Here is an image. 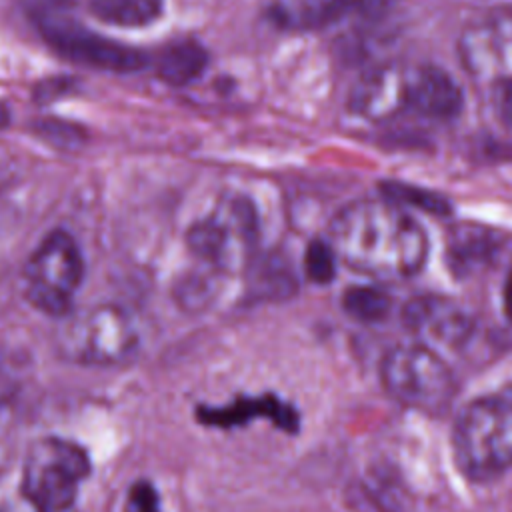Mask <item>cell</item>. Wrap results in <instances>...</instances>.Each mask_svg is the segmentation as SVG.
<instances>
[{
	"label": "cell",
	"mask_w": 512,
	"mask_h": 512,
	"mask_svg": "<svg viewBox=\"0 0 512 512\" xmlns=\"http://www.w3.org/2000/svg\"><path fill=\"white\" fill-rule=\"evenodd\" d=\"M328 244L348 268L396 282L416 274L428 256V236L394 200H356L332 218Z\"/></svg>",
	"instance_id": "cell-1"
},
{
	"label": "cell",
	"mask_w": 512,
	"mask_h": 512,
	"mask_svg": "<svg viewBox=\"0 0 512 512\" xmlns=\"http://www.w3.org/2000/svg\"><path fill=\"white\" fill-rule=\"evenodd\" d=\"M454 462L472 480L512 468V384L468 402L452 432Z\"/></svg>",
	"instance_id": "cell-2"
},
{
	"label": "cell",
	"mask_w": 512,
	"mask_h": 512,
	"mask_svg": "<svg viewBox=\"0 0 512 512\" xmlns=\"http://www.w3.org/2000/svg\"><path fill=\"white\" fill-rule=\"evenodd\" d=\"M380 378L396 402L424 414H442L456 394L450 366L424 344L388 350L380 364Z\"/></svg>",
	"instance_id": "cell-3"
},
{
	"label": "cell",
	"mask_w": 512,
	"mask_h": 512,
	"mask_svg": "<svg viewBox=\"0 0 512 512\" xmlns=\"http://www.w3.org/2000/svg\"><path fill=\"white\" fill-rule=\"evenodd\" d=\"M88 472V454L76 442L42 438L28 450L22 496L40 512H66Z\"/></svg>",
	"instance_id": "cell-4"
},
{
	"label": "cell",
	"mask_w": 512,
	"mask_h": 512,
	"mask_svg": "<svg viewBox=\"0 0 512 512\" xmlns=\"http://www.w3.org/2000/svg\"><path fill=\"white\" fill-rule=\"evenodd\" d=\"M84 262L76 240L56 230L48 234L24 268V294L28 302L54 316L70 312L82 284Z\"/></svg>",
	"instance_id": "cell-5"
},
{
	"label": "cell",
	"mask_w": 512,
	"mask_h": 512,
	"mask_svg": "<svg viewBox=\"0 0 512 512\" xmlns=\"http://www.w3.org/2000/svg\"><path fill=\"white\" fill-rule=\"evenodd\" d=\"M138 346L132 318L116 306H96L70 316L58 336L62 354L80 364H118Z\"/></svg>",
	"instance_id": "cell-6"
},
{
	"label": "cell",
	"mask_w": 512,
	"mask_h": 512,
	"mask_svg": "<svg viewBox=\"0 0 512 512\" xmlns=\"http://www.w3.org/2000/svg\"><path fill=\"white\" fill-rule=\"evenodd\" d=\"M256 212L246 198L232 196L188 230L194 256L216 270H238L248 264L256 244Z\"/></svg>",
	"instance_id": "cell-7"
},
{
	"label": "cell",
	"mask_w": 512,
	"mask_h": 512,
	"mask_svg": "<svg viewBox=\"0 0 512 512\" xmlns=\"http://www.w3.org/2000/svg\"><path fill=\"white\" fill-rule=\"evenodd\" d=\"M46 44L62 58L108 72H134L148 64V56L132 46L96 34L74 18L72 10L34 20Z\"/></svg>",
	"instance_id": "cell-8"
},
{
	"label": "cell",
	"mask_w": 512,
	"mask_h": 512,
	"mask_svg": "<svg viewBox=\"0 0 512 512\" xmlns=\"http://www.w3.org/2000/svg\"><path fill=\"white\" fill-rule=\"evenodd\" d=\"M466 70L478 78H512V8H502L472 22L458 40Z\"/></svg>",
	"instance_id": "cell-9"
},
{
	"label": "cell",
	"mask_w": 512,
	"mask_h": 512,
	"mask_svg": "<svg viewBox=\"0 0 512 512\" xmlns=\"http://www.w3.org/2000/svg\"><path fill=\"white\" fill-rule=\"evenodd\" d=\"M402 324L420 344L436 348H458L472 334V318L446 296H416L402 308Z\"/></svg>",
	"instance_id": "cell-10"
},
{
	"label": "cell",
	"mask_w": 512,
	"mask_h": 512,
	"mask_svg": "<svg viewBox=\"0 0 512 512\" xmlns=\"http://www.w3.org/2000/svg\"><path fill=\"white\" fill-rule=\"evenodd\" d=\"M462 90L442 68L422 64L404 66L402 106L432 120L454 118L462 108Z\"/></svg>",
	"instance_id": "cell-11"
},
{
	"label": "cell",
	"mask_w": 512,
	"mask_h": 512,
	"mask_svg": "<svg viewBox=\"0 0 512 512\" xmlns=\"http://www.w3.org/2000/svg\"><path fill=\"white\" fill-rule=\"evenodd\" d=\"M254 416H264L272 420L274 426L282 428L284 432H296L300 424L298 412L290 404L282 402L272 394L258 396V398H238L218 408H208V406L198 408V420H202L206 426H220V428L238 426V424H244L246 420H252Z\"/></svg>",
	"instance_id": "cell-12"
},
{
	"label": "cell",
	"mask_w": 512,
	"mask_h": 512,
	"mask_svg": "<svg viewBox=\"0 0 512 512\" xmlns=\"http://www.w3.org/2000/svg\"><path fill=\"white\" fill-rule=\"evenodd\" d=\"M348 10V0H278L272 18L286 28L316 30L336 22Z\"/></svg>",
	"instance_id": "cell-13"
},
{
	"label": "cell",
	"mask_w": 512,
	"mask_h": 512,
	"mask_svg": "<svg viewBox=\"0 0 512 512\" xmlns=\"http://www.w3.org/2000/svg\"><path fill=\"white\" fill-rule=\"evenodd\" d=\"M208 54L204 46L194 40H178L168 44L158 56V76L172 86H186L194 82L206 68Z\"/></svg>",
	"instance_id": "cell-14"
},
{
	"label": "cell",
	"mask_w": 512,
	"mask_h": 512,
	"mask_svg": "<svg viewBox=\"0 0 512 512\" xmlns=\"http://www.w3.org/2000/svg\"><path fill=\"white\" fill-rule=\"evenodd\" d=\"M164 8V0H88V10L106 24L138 28L154 22Z\"/></svg>",
	"instance_id": "cell-15"
},
{
	"label": "cell",
	"mask_w": 512,
	"mask_h": 512,
	"mask_svg": "<svg viewBox=\"0 0 512 512\" xmlns=\"http://www.w3.org/2000/svg\"><path fill=\"white\" fill-rule=\"evenodd\" d=\"M390 296L374 286H352L342 294L344 312L358 322H380L390 312Z\"/></svg>",
	"instance_id": "cell-16"
},
{
	"label": "cell",
	"mask_w": 512,
	"mask_h": 512,
	"mask_svg": "<svg viewBox=\"0 0 512 512\" xmlns=\"http://www.w3.org/2000/svg\"><path fill=\"white\" fill-rule=\"evenodd\" d=\"M336 254L324 240H312L304 252V272L310 282L328 284L336 274Z\"/></svg>",
	"instance_id": "cell-17"
},
{
	"label": "cell",
	"mask_w": 512,
	"mask_h": 512,
	"mask_svg": "<svg viewBox=\"0 0 512 512\" xmlns=\"http://www.w3.org/2000/svg\"><path fill=\"white\" fill-rule=\"evenodd\" d=\"M384 194L388 200H394L398 204H414V206H420L422 210L426 212H434V214H444L450 210L448 202L442 198V196H436L432 192H426V190H420V188H412V186H406V184H386L384 186Z\"/></svg>",
	"instance_id": "cell-18"
},
{
	"label": "cell",
	"mask_w": 512,
	"mask_h": 512,
	"mask_svg": "<svg viewBox=\"0 0 512 512\" xmlns=\"http://www.w3.org/2000/svg\"><path fill=\"white\" fill-rule=\"evenodd\" d=\"M126 512H160L158 492L150 482H136L130 486L126 498Z\"/></svg>",
	"instance_id": "cell-19"
},
{
	"label": "cell",
	"mask_w": 512,
	"mask_h": 512,
	"mask_svg": "<svg viewBox=\"0 0 512 512\" xmlns=\"http://www.w3.org/2000/svg\"><path fill=\"white\" fill-rule=\"evenodd\" d=\"M18 4L22 6V10L28 14L32 22L44 16L74 8V0H18Z\"/></svg>",
	"instance_id": "cell-20"
},
{
	"label": "cell",
	"mask_w": 512,
	"mask_h": 512,
	"mask_svg": "<svg viewBox=\"0 0 512 512\" xmlns=\"http://www.w3.org/2000/svg\"><path fill=\"white\" fill-rule=\"evenodd\" d=\"M498 108L502 112V118L512 126V78L500 82V88H498Z\"/></svg>",
	"instance_id": "cell-21"
},
{
	"label": "cell",
	"mask_w": 512,
	"mask_h": 512,
	"mask_svg": "<svg viewBox=\"0 0 512 512\" xmlns=\"http://www.w3.org/2000/svg\"><path fill=\"white\" fill-rule=\"evenodd\" d=\"M350 8H364V10H374L380 8L384 4H388L390 0H348Z\"/></svg>",
	"instance_id": "cell-22"
},
{
	"label": "cell",
	"mask_w": 512,
	"mask_h": 512,
	"mask_svg": "<svg viewBox=\"0 0 512 512\" xmlns=\"http://www.w3.org/2000/svg\"><path fill=\"white\" fill-rule=\"evenodd\" d=\"M504 306H506V314L512 320V276L506 282V296H504Z\"/></svg>",
	"instance_id": "cell-23"
},
{
	"label": "cell",
	"mask_w": 512,
	"mask_h": 512,
	"mask_svg": "<svg viewBox=\"0 0 512 512\" xmlns=\"http://www.w3.org/2000/svg\"><path fill=\"white\" fill-rule=\"evenodd\" d=\"M2 512H40V510H36L28 500H24V504H12V506H6Z\"/></svg>",
	"instance_id": "cell-24"
},
{
	"label": "cell",
	"mask_w": 512,
	"mask_h": 512,
	"mask_svg": "<svg viewBox=\"0 0 512 512\" xmlns=\"http://www.w3.org/2000/svg\"><path fill=\"white\" fill-rule=\"evenodd\" d=\"M8 122V110L0 104V126H4Z\"/></svg>",
	"instance_id": "cell-25"
}]
</instances>
